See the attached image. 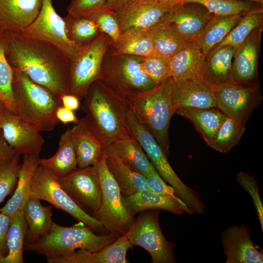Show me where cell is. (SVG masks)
Segmentation results:
<instances>
[{
	"label": "cell",
	"instance_id": "obj_51",
	"mask_svg": "<svg viewBox=\"0 0 263 263\" xmlns=\"http://www.w3.org/2000/svg\"><path fill=\"white\" fill-rule=\"evenodd\" d=\"M61 104L63 106L73 111L77 110L80 106V99L75 95L66 94L60 97Z\"/></svg>",
	"mask_w": 263,
	"mask_h": 263
},
{
	"label": "cell",
	"instance_id": "obj_8",
	"mask_svg": "<svg viewBox=\"0 0 263 263\" xmlns=\"http://www.w3.org/2000/svg\"><path fill=\"white\" fill-rule=\"evenodd\" d=\"M112 43L110 38L101 33L90 43L79 47L70 58L68 94L83 98L90 86L100 79L103 60Z\"/></svg>",
	"mask_w": 263,
	"mask_h": 263
},
{
	"label": "cell",
	"instance_id": "obj_43",
	"mask_svg": "<svg viewBox=\"0 0 263 263\" xmlns=\"http://www.w3.org/2000/svg\"><path fill=\"white\" fill-rule=\"evenodd\" d=\"M92 19L98 27L101 32L115 42L121 35L116 14L114 12L102 9L84 15Z\"/></svg>",
	"mask_w": 263,
	"mask_h": 263
},
{
	"label": "cell",
	"instance_id": "obj_3",
	"mask_svg": "<svg viewBox=\"0 0 263 263\" xmlns=\"http://www.w3.org/2000/svg\"><path fill=\"white\" fill-rule=\"evenodd\" d=\"M118 237L112 233L96 234L83 223L66 227L53 222L47 234L37 242L25 245L26 250L45 256L48 263H55L57 260L72 254L76 249L98 251L114 242Z\"/></svg>",
	"mask_w": 263,
	"mask_h": 263
},
{
	"label": "cell",
	"instance_id": "obj_11",
	"mask_svg": "<svg viewBox=\"0 0 263 263\" xmlns=\"http://www.w3.org/2000/svg\"><path fill=\"white\" fill-rule=\"evenodd\" d=\"M160 213L159 209L140 212L126 235L133 245L149 253L152 263H175V244L165 238L159 224Z\"/></svg>",
	"mask_w": 263,
	"mask_h": 263
},
{
	"label": "cell",
	"instance_id": "obj_21",
	"mask_svg": "<svg viewBox=\"0 0 263 263\" xmlns=\"http://www.w3.org/2000/svg\"><path fill=\"white\" fill-rule=\"evenodd\" d=\"M43 0H0V29L22 33L38 15Z\"/></svg>",
	"mask_w": 263,
	"mask_h": 263
},
{
	"label": "cell",
	"instance_id": "obj_40",
	"mask_svg": "<svg viewBox=\"0 0 263 263\" xmlns=\"http://www.w3.org/2000/svg\"><path fill=\"white\" fill-rule=\"evenodd\" d=\"M245 131V126L226 116L208 146L226 153L238 144Z\"/></svg>",
	"mask_w": 263,
	"mask_h": 263
},
{
	"label": "cell",
	"instance_id": "obj_18",
	"mask_svg": "<svg viewBox=\"0 0 263 263\" xmlns=\"http://www.w3.org/2000/svg\"><path fill=\"white\" fill-rule=\"evenodd\" d=\"M262 29L254 30L236 47L229 82L258 84V58Z\"/></svg>",
	"mask_w": 263,
	"mask_h": 263
},
{
	"label": "cell",
	"instance_id": "obj_45",
	"mask_svg": "<svg viewBox=\"0 0 263 263\" xmlns=\"http://www.w3.org/2000/svg\"><path fill=\"white\" fill-rule=\"evenodd\" d=\"M237 183L252 198L256 210L262 230L263 231V204L260 194L259 186L255 178L248 173L241 171L236 176Z\"/></svg>",
	"mask_w": 263,
	"mask_h": 263
},
{
	"label": "cell",
	"instance_id": "obj_9",
	"mask_svg": "<svg viewBox=\"0 0 263 263\" xmlns=\"http://www.w3.org/2000/svg\"><path fill=\"white\" fill-rule=\"evenodd\" d=\"M104 150L93 165L97 173L101 188L100 207L94 216L109 233L118 237L127 233L135 218L127 210L120 189L110 172Z\"/></svg>",
	"mask_w": 263,
	"mask_h": 263
},
{
	"label": "cell",
	"instance_id": "obj_44",
	"mask_svg": "<svg viewBox=\"0 0 263 263\" xmlns=\"http://www.w3.org/2000/svg\"><path fill=\"white\" fill-rule=\"evenodd\" d=\"M19 155L0 168V204L15 190L21 165Z\"/></svg>",
	"mask_w": 263,
	"mask_h": 263
},
{
	"label": "cell",
	"instance_id": "obj_4",
	"mask_svg": "<svg viewBox=\"0 0 263 263\" xmlns=\"http://www.w3.org/2000/svg\"><path fill=\"white\" fill-rule=\"evenodd\" d=\"M12 90L17 114L40 132H50L59 123L56 113L60 98L24 73L13 70Z\"/></svg>",
	"mask_w": 263,
	"mask_h": 263
},
{
	"label": "cell",
	"instance_id": "obj_53",
	"mask_svg": "<svg viewBox=\"0 0 263 263\" xmlns=\"http://www.w3.org/2000/svg\"><path fill=\"white\" fill-rule=\"evenodd\" d=\"M150 3L162 4L173 7L179 4L182 3L183 0H140Z\"/></svg>",
	"mask_w": 263,
	"mask_h": 263
},
{
	"label": "cell",
	"instance_id": "obj_37",
	"mask_svg": "<svg viewBox=\"0 0 263 263\" xmlns=\"http://www.w3.org/2000/svg\"><path fill=\"white\" fill-rule=\"evenodd\" d=\"M63 19L68 38L78 47L90 43L101 33L97 25L85 16L67 14Z\"/></svg>",
	"mask_w": 263,
	"mask_h": 263
},
{
	"label": "cell",
	"instance_id": "obj_35",
	"mask_svg": "<svg viewBox=\"0 0 263 263\" xmlns=\"http://www.w3.org/2000/svg\"><path fill=\"white\" fill-rule=\"evenodd\" d=\"M27 224L23 211L15 212L10 217L6 234L7 254L0 260V263H23V250Z\"/></svg>",
	"mask_w": 263,
	"mask_h": 263
},
{
	"label": "cell",
	"instance_id": "obj_36",
	"mask_svg": "<svg viewBox=\"0 0 263 263\" xmlns=\"http://www.w3.org/2000/svg\"><path fill=\"white\" fill-rule=\"evenodd\" d=\"M152 40L155 53L170 58L190 41L167 25L160 23L147 29Z\"/></svg>",
	"mask_w": 263,
	"mask_h": 263
},
{
	"label": "cell",
	"instance_id": "obj_7",
	"mask_svg": "<svg viewBox=\"0 0 263 263\" xmlns=\"http://www.w3.org/2000/svg\"><path fill=\"white\" fill-rule=\"evenodd\" d=\"M127 119L132 136L140 144L161 178L175 189L178 196L193 214H202L206 205L201 200L199 194L180 179L153 136L130 109Z\"/></svg>",
	"mask_w": 263,
	"mask_h": 263
},
{
	"label": "cell",
	"instance_id": "obj_33",
	"mask_svg": "<svg viewBox=\"0 0 263 263\" xmlns=\"http://www.w3.org/2000/svg\"><path fill=\"white\" fill-rule=\"evenodd\" d=\"M175 113L188 119L208 145L226 117L217 107L184 109Z\"/></svg>",
	"mask_w": 263,
	"mask_h": 263
},
{
	"label": "cell",
	"instance_id": "obj_54",
	"mask_svg": "<svg viewBox=\"0 0 263 263\" xmlns=\"http://www.w3.org/2000/svg\"><path fill=\"white\" fill-rule=\"evenodd\" d=\"M7 110L4 104L0 101V117Z\"/></svg>",
	"mask_w": 263,
	"mask_h": 263
},
{
	"label": "cell",
	"instance_id": "obj_34",
	"mask_svg": "<svg viewBox=\"0 0 263 263\" xmlns=\"http://www.w3.org/2000/svg\"><path fill=\"white\" fill-rule=\"evenodd\" d=\"M246 13L227 16L215 15L195 40L205 56L222 41Z\"/></svg>",
	"mask_w": 263,
	"mask_h": 263
},
{
	"label": "cell",
	"instance_id": "obj_27",
	"mask_svg": "<svg viewBox=\"0 0 263 263\" xmlns=\"http://www.w3.org/2000/svg\"><path fill=\"white\" fill-rule=\"evenodd\" d=\"M40 201L38 198L31 197L23 208L24 217L28 226L25 244L37 242L51 229L53 223L52 207L43 206Z\"/></svg>",
	"mask_w": 263,
	"mask_h": 263
},
{
	"label": "cell",
	"instance_id": "obj_20",
	"mask_svg": "<svg viewBox=\"0 0 263 263\" xmlns=\"http://www.w3.org/2000/svg\"><path fill=\"white\" fill-rule=\"evenodd\" d=\"M173 7L138 0L115 12L121 32L148 29L161 23Z\"/></svg>",
	"mask_w": 263,
	"mask_h": 263
},
{
	"label": "cell",
	"instance_id": "obj_46",
	"mask_svg": "<svg viewBox=\"0 0 263 263\" xmlns=\"http://www.w3.org/2000/svg\"><path fill=\"white\" fill-rule=\"evenodd\" d=\"M145 177L150 190L175 200L182 206L184 212L189 215L193 214L192 211L178 196L175 189L165 182L156 169L146 175Z\"/></svg>",
	"mask_w": 263,
	"mask_h": 263
},
{
	"label": "cell",
	"instance_id": "obj_31",
	"mask_svg": "<svg viewBox=\"0 0 263 263\" xmlns=\"http://www.w3.org/2000/svg\"><path fill=\"white\" fill-rule=\"evenodd\" d=\"M39 165L57 177L66 176L77 169L71 128L67 129L60 135L56 153L47 159L39 158Z\"/></svg>",
	"mask_w": 263,
	"mask_h": 263
},
{
	"label": "cell",
	"instance_id": "obj_38",
	"mask_svg": "<svg viewBox=\"0 0 263 263\" xmlns=\"http://www.w3.org/2000/svg\"><path fill=\"white\" fill-rule=\"evenodd\" d=\"M263 23V7L246 12L222 41L211 51L225 45L237 47L254 30L261 28Z\"/></svg>",
	"mask_w": 263,
	"mask_h": 263
},
{
	"label": "cell",
	"instance_id": "obj_30",
	"mask_svg": "<svg viewBox=\"0 0 263 263\" xmlns=\"http://www.w3.org/2000/svg\"><path fill=\"white\" fill-rule=\"evenodd\" d=\"M71 130L78 168L94 165L99 159L104 146L92 134L80 119Z\"/></svg>",
	"mask_w": 263,
	"mask_h": 263
},
{
	"label": "cell",
	"instance_id": "obj_13",
	"mask_svg": "<svg viewBox=\"0 0 263 263\" xmlns=\"http://www.w3.org/2000/svg\"><path fill=\"white\" fill-rule=\"evenodd\" d=\"M57 179L74 202L85 213L94 217L101 201V186L94 167L77 168Z\"/></svg>",
	"mask_w": 263,
	"mask_h": 263
},
{
	"label": "cell",
	"instance_id": "obj_12",
	"mask_svg": "<svg viewBox=\"0 0 263 263\" xmlns=\"http://www.w3.org/2000/svg\"><path fill=\"white\" fill-rule=\"evenodd\" d=\"M212 89L216 107L226 116L244 126L262 101L258 84L227 82Z\"/></svg>",
	"mask_w": 263,
	"mask_h": 263
},
{
	"label": "cell",
	"instance_id": "obj_16",
	"mask_svg": "<svg viewBox=\"0 0 263 263\" xmlns=\"http://www.w3.org/2000/svg\"><path fill=\"white\" fill-rule=\"evenodd\" d=\"M214 16L201 4L188 2L173 6L161 23L195 41Z\"/></svg>",
	"mask_w": 263,
	"mask_h": 263
},
{
	"label": "cell",
	"instance_id": "obj_55",
	"mask_svg": "<svg viewBox=\"0 0 263 263\" xmlns=\"http://www.w3.org/2000/svg\"><path fill=\"white\" fill-rule=\"evenodd\" d=\"M246 0L256 2V3L261 4L262 5L263 4V0Z\"/></svg>",
	"mask_w": 263,
	"mask_h": 263
},
{
	"label": "cell",
	"instance_id": "obj_24",
	"mask_svg": "<svg viewBox=\"0 0 263 263\" xmlns=\"http://www.w3.org/2000/svg\"><path fill=\"white\" fill-rule=\"evenodd\" d=\"M205 58L195 40L188 42L170 58L173 81L199 79Z\"/></svg>",
	"mask_w": 263,
	"mask_h": 263
},
{
	"label": "cell",
	"instance_id": "obj_2",
	"mask_svg": "<svg viewBox=\"0 0 263 263\" xmlns=\"http://www.w3.org/2000/svg\"><path fill=\"white\" fill-rule=\"evenodd\" d=\"M83 99L82 109L85 115L80 120L104 147L117 140L133 137L128 122L126 102L99 80L90 86Z\"/></svg>",
	"mask_w": 263,
	"mask_h": 263
},
{
	"label": "cell",
	"instance_id": "obj_15",
	"mask_svg": "<svg viewBox=\"0 0 263 263\" xmlns=\"http://www.w3.org/2000/svg\"><path fill=\"white\" fill-rule=\"evenodd\" d=\"M0 129L18 155L39 154L45 142L40 131L18 114L6 110L0 117Z\"/></svg>",
	"mask_w": 263,
	"mask_h": 263
},
{
	"label": "cell",
	"instance_id": "obj_6",
	"mask_svg": "<svg viewBox=\"0 0 263 263\" xmlns=\"http://www.w3.org/2000/svg\"><path fill=\"white\" fill-rule=\"evenodd\" d=\"M141 60V56H136L113 55L108 49L103 60L101 77L98 80L117 97L127 102L157 86L144 71Z\"/></svg>",
	"mask_w": 263,
	"mask_h": 263
},
{
	"label": "cell",
	"instance_id": "obj_5",
	"mask_svg": "<svg viewBox=\"0 0 263 263\" xmlns=\"http://www.w3.org/2000/svg\"><path fill=\"white\" fill-rule=\"evenodd\" d=\"M173 81L171 77L126 102L129 109L149 130L167 156L169 147V128L174 114L171 100Z\"/></svg>",
	"mask_w": 263,
	"mask_h": 263
},
{
	"label": "cell",
	"instance_id": "obj_47",
	"mask_svg": "<svg viewBox=\"0 0 263 263\" xmlns=\"http://www.w3.org/2000/svg\"><path fill=\"white\" fill-rule=\"evenodd\" d=\"M106 0H71L67 8V14L84 15L104 9Z\"/></svg>",
	"mask_w": 263,
	"mask_h": 263
},
{
	"label": "cell",
	"instance_id": "obj_25",
	"mask_svg": "<svg viewBox=\"0 0 263 263\" xmlns=\"http://www.w3.org/2000/svg\"><path fill=\"white\" fill-rule=\"evenodd\" d=\"M19 168L14 192L7 203L0 208V212L9 217L15 212L22 211L31 197V183L33 176L39 165V155L24 154Z\"/></svg>",
	"mask_w": 263,
	"mask_h": 263
},
{
	"label": "cell",
	"instance_id": "obj_26",
	"mask_svg": "<svg viewBox=\"0 0 263 263\" xmlns=\"http://www.w3.org/2000/svg\"><path fill=\"white\" fill-rule=\"evenodd\" d=\"M103 150L116 155L126 165L145 176L155 169L134 137L117 140L105 147Z\"/></svg>",
	"mask_w": 263,
	"mask_h": 263
},
{
	"label": "cell",
	"instance_id": "obj_52",
	"mask_svg": "<svg viewBox=\"0 0 263 263\" xmlns=\"http://www.w3.org/2000/svg\"><path fill=\"white\" fill-rule=\"evenodd\" d=\"M138 0H106L105 10L115 12Z\"/></svg>",
	"mask_w": 263,
	"mask_h": 263
},
{
	"label": "cell",
	"instance_id": "obj_23",
	"mask_svg": "<svg viewBox=\"0 0 263 263\" xmlns=\"http://www.w3.org/2000/svg\"><path fill=\"white\" fill-rule=\"evenodd\" d=\"M236 48L225 45L209 52L206 56L199 79L212 89L216 85L229 82Z\"/></svg>",
	"mask_w": 263,
	"mask_h": 263
},
{
	"label": "cell",
	"instance_id": "obj_17",
	"mask_svg": "<svg viewBox=\"0 0 263 263\" xmlns=\"http://www.w3.org/2000/svg\"><path fill=\"white\" fill-rule=\"evenodd\" d=\"M251 230L244 225H232L221 232L225 263H263V252L250 238Z\"/></svg>",
	"mask_w": 263,
	"mask_h": 263
},
{
	"label": "cell",
	"instance_id": "obj_1",
	"mask_svg": "<svg viewBox=\"0 0 263 263\" xmlns=\"http://www.w3.org/2000/svg\"><path fill=\"white\" fill-rule=\"evenodd\" d=\"M5 56L13 70L60 98L68 94L70 57L55 45L23 33L6 31Z\"/></svg>",
	"mask_w": 263,
	"mask_h": 263
},
{
	"label": "cell",
	"instance_id": "obj_14",
	"mask_svg": "<svg viewBox=\"0 0 263 263\" xmlns=\"http://www.w3.org/2000/svg\"><path fill=\"white\" fill-rule=\"evenodd\" d=\"M22 33L53 44L70 58L79 48L68 38L65 21L56 11L53 0H43L37 17Z\"/></svg>",
	"mask_w": 263,
	"mask_h": 263
},
{
	"label": "cell",
	"instance_id": "obj_29",
	"mask_svg": "<svg viewBox=\"0 0 263 263\" xmlns=\"http://www.w3.org/2000/svg\"><path fill=\"white\" fill-rule=\"evenodd\" d=\"M122 200L127 210L133 217L138 212L148 209L165 210L176 215H181L184 212L179 203L150 189L122 196Z\"/></svg>",
	"mask_w": 263,
	"mask_h": 263
},
{
	"label": "cell",
	"instance_id": "obj_49",
	"mask_svg": "<svg viewBox=\"0 0 263 263\" xmlns=\"http://www.w3.org/2000/svg\"><path fill=\"white\" fill-rule=\"evenodd\" d=\"M18 155L8 145L0 129V168Z\"/></svg>",
	"mask_w": 263,
	"mask_h": 263
},
{
	"label": "cell",
	"instance_id": "obj_10",
	"mask_svg": "<svg viewBox=\"0 0 263 263\" xmlns=\"http://www.w3.org/2000/svg\"><path fill=\"white\" fill-rule=\"evenodd\" d=\"M31 197L48 202L98 234L109 233L99 221L85 213L74 202L61 187L57 176L40 165L32 178Z\"/></svg>",
	"mask_w": 263,
	"mask_h": 263
},
{
	"label": "cell",
	"instance_id": "obj_28",
	"mask_svg": "<svg viewBox=\"0 0 263 263\" xmlns=\"http://www.w3.org/2000/svg\"><path fill=\"white\" fill-rule=\"evenodd\" d=\"M113 55H132L141 57L157 54L147 29L131 28L121 32L109 49Z\"/></svg>",
	"mask_w": 263,
	"mask_h": 263
},
{
	"label": "cell",
	"instance_id": "obj_50",
	"mask_svg": "<svg viewBox=\"0 0 263 263\" xmlns=\"http://www.w3.org/2000/svg\"><path fill=\"white\" fill-rule=\"evenodd\" d=\"M56 115L58 121L64 124L71 122L75 124L79 121L74 111L69 109L62 105H60L57 108Z\"/></svg>",
	"mask_w": 263,
	"mask_h": 263
},
{
	"label": "cell",
	"instance_id": "obj_39",
	"mask_svg": "<svg viewBox=\"0 0 263 263\" xmlns=\"http://www.w3.org/2000/svg\"><path fill=\"white\" fill-rule=\"evenodd\" d=\"M6 31L0 29V101L10 112L17 114L12 90L13 70L5 56Z\"/></svg>",
	"mask_w": 263,
	"mask_h": 263
},
{
	"label": "cell",
	"instance_id": "obj_48",
	"mask_svg": "<svg viewBox=\"0 0 263 263\" xmlns=\"http://www.w3.org/2000/svg\"><path fill=\"white\" fill-rule=\"evenodd\" d=\"M10 223V217L0 212V260L8 252L6 234Z\"/></svg>",
	"mask_w": 263,
	"mask_h": 263
},
{
	"label": "cell",
	"instance_id": "obj_41",
	"mask_svg": "<svg viewBox=\"0 0 263 263\" xmlns=\"http://www.w3.org/2000/svg\"><path fill=\"white\" fill-rule=\"evenodd\" d=\"M194 2L201 4L210 12L219 16H227L258 9L263 5L246 0H183V3Z\"/></svg>",
	"mask_w": 263,
	"mask_h": 263
},
{
	"label": "cell",
	"instance_id": "obj_22",
	"mask_svg": "<svg viewBox=\"0 0 263 263\" xmlns=\"http://www.w3.org/2000/svg\"><path fill=\"white\" fill-rule=\"evenodd\" d=\"M133 245L126 234L119 236L113 243L100 250L91 252L78 249L72 254L60 258L55 263H126V254Z\"/></svg>",
	"mask_w": 263,
	"mask_h": 263
},
{
	"label": "cell",
	"instance_id": "obj_42",
	"mask_svg": "<svg viewBox=\"0 0 263 263\" xmlns=\"http://www.w3.org/2000/svg\"><path fill=\"white\" fill-rule=\"evenodd\" d=\"M141 65L147 75L157 85L172 77L170 58L157 54L142 57Z\"/></svg>",
	"mask_w": 263,
	"mask_h": 263
},
{
	"label": "cell",
	"instance_id": "obj_19",
	"mask_svg": "<svg viewBox=\"0 0 263 263\" xmlns=\"http://www.w3.org/2000/svg\"><path fill=\"white\" fill-rule=\"evenodd\" d=\"M171 100L174 113L178 110L184 109L216 107L213 89L197 78L173 81Z\"/></svg>",
	"mask_w": 263,
	"mask_h": 263
},
{
	"label": "cell",
	"instance_id": "obj_32",
	"mask_svg": "<svg viewBox=\"0 0 263 263\" xmlns=\"http://www.w3.org/2000/svg\"><path fill=\"white\" fill-rule=\"evenodd\" d=\"M105 154L107 167L122 196H129L142 190L150 189L145 176L133 170L116 155L106 152Z\"/></svg>",
	"mask_w": 263,
	"mask_h": 263
}]
</instances>
